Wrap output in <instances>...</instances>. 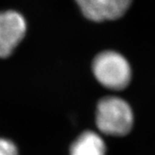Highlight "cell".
I'll list each match as a JSON object with an SVG mask.
<instances>
[{"label": "cell", "instance_id": "1", "mask_svg": "<svg viewBox=\"0 0 155 155\" xmlns=\"http://www.w3.org/2000/svg\"><path fill=\"white\" fill-rule=\"evenodd\" d=\"M95 119L100 132L111 136H124L131 131L134 125L131 106L116 96H107L98 101Z\"/></svg>", "mask_w": 155, "mask_h": 155}, {"label": "cell", "instance_id": "2", "mask_svg": "<svg viewBox=\"0 0 155 155\" xmlns=\"http://www.w3.org/2000/svg\"><path fill=\"white\" fill-rule=\"evenodd\" d=\"M91 70L95 78L104 87L122 91L132 78V69L127 60L115 51H104L95 56Z\"/></svg>", "mask_w": 155, "mask_h": 155}, {"label": "cell", "instance_id": "3", "mask_svg": "<svg viewBox=\"0 0 155 155\" xmlns=\"http://www.w3.org/2000/svg\"><path fill=\"white\" fill-rule=\"evenodd\" d=\"M24 17L15 11L0 12V58H6L17 48L26 34Z\"/></svg>", "mask_w": 155, "mask_h": 155}, {"label": "cell", "instance_id": "4", "mask_svg": "<svg viewBox=\"0 0 155 155\" xmlns=\"http://www.w3.org/2000/svg\"><path fill=\"white\" fill-rule=\"evenodd\" d=\"M84 16L93 22L116 20L122 17L132 0H76Z\"/></svg>", "mask_w": 155, "mask_h": 155}, {"label": "cell", "instance_id": "5", "mask_svg": "<svg viewBox=\"0 0 155 155\" xmlns=\"http://www.w3.org/2000/svg\"><path fill=\"white\" fill-rule=\"evenodd\" d=\"M70 155H106L105 142L97 133L86 130L72 142Z\"/></svg>", "mask_w": 155, "mask_h": 155}, {"label": "cell", "instance_id": "6", "mask_svg": "<svg viewBox=\"0 0 155 155\" xmlns=\"http://www.w3.org/2000/svg\"><path fill=\"white\" fill-rule=\"evenodd\" d=\"M0 155H18L16 145L9 140L0 138Z\"/></svg>", "mask_w": 155, "mask_h": 155}]
</instances>
